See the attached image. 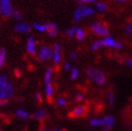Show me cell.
<instances>
[{"mask_svg": "<svg viewBox=\"0 0 132 131\" xmlns=\"http://www.w3.org/2000/svg\"><path fill=\"white\" fill-rule=\"evenodd\" d=\"M90 126H93V127H101V126H104V122L101 119L98 118H94L90 120Z\"/></svg>", "mask_w": 132, "mask_h": 131, "instance_id": "obj_13", "label": "cell"}, {"mask_svg": "<svg viewBox=\"0 0 132 131\" xmlns=\"http://www.w3.org/2000/svg\"><path fill=\"white\" fill-rule=\"evenodd\" d=\"M34 27L37 29V30H38L39 32H44L45 31V25H41V24H39V23H35L34 24Z\"/></svg>", "mask_w": 132, "mask_h": 131, "instance_id": "obj_28", "label": "cell"}, {"mask_svg": "<svg viewBox=\"0 0 132 131\" xmlns=\"http://www.w3.org/2000/svg\"><path fill=\"white\" fill-rule=\"evenodd\" d=\"M14 28H15V30L17 31V32H23V33H28L30 32L31 28L30 26L27 24V23H18V24H16L15 26H14Z\"/></svg>", "mask_w": 132, "mask_h": 131, "instance_id": "obj_8", "label": "cell"}, {"mask_svg": "<svg viewBox=\"0 0 132 131\" xmlns=\"http://www.w3.org/2000/svg\"><path fill=\"white\" fill-rule=\"evenodd\" d=\"M0 3L2 6L3 15L5 17H10V15H12V7H11V3L10 0H1Z\"/></svg>", "mask_w": 132, "mask_h": 131, "instance_id": "obj_6", "label": "cell"}, {"mask_svg": "<svg viewBox=\"0 0 132 131\" xmlns=\"http://www.w3.org/2000/svg\"><path fill=\"white\" fill-rule=\"evenodd\" d=\"M87 112V108L86 106H78L75 109H73L72 111H70L69 116L72 117V118H78V117H81V116H84Z\"/></svg>", "mask_w": 132, "mask_h": 131, "instance_id": "obj_5", "label": "cell"}, {"mask_svg": "<svg viewBox=\"0 0 132 131\" xmlns=\"http://www.w3.org/2000/svg\"><path fill=\"white\" fill-rule=\"evenodd\" d=\"M102 120L104 122V125L106 126V127H108V128L111 129L112 126H114V118H113L112 116L107 115V116H105Z\"/></svg>", "mask_w": 132, "mask_h": 131, "instance_id": "obj_10", "label": "cell"}, {"mask_svg": "<svg viewBox=\"0 0 132 131\" xmlns=\"http://www.w3.org/2000/svg\"><path fill=\"white\" fill-rule=\"evenodd\" d=\"M57 103H58V105H60V106H66L67 104V101L64 99V98H58L57 99Z\"/></svg>", "mask_w": 132, "mask_h": 131, "instance_id": "obj_32", "label": "cell"}, {"mask_svg": "<svg viewBox=\"0 0 132 131\" xmlns=\"http://www.w3.org/2000/svg\"><path fill=\"white\" fill-rule=\"evenodd\" d=\"M8 84V79L5 74H0V91Z\"/></svg>", "mask_w": 132, "mask_h": 131, "instance_id": "obj_18", "label": "cell"}, {"mask_svg": "<svg viewBox=\"0 0 132 131\" xmlns=\"http://www.w3.org/2000/svg\"><path fill=\"white\" fill-rule=\"evenodd\" d=\"M65 68H66L67 70H69V69H70V64H69V63L65 64Z\"/></svg>", "mask_w": 132, "mask_h": 131, "instance_id": "obj_40", "label": "cell"}, {"mask_svg": "<svg viewBox=\"0 0 132 131\" xmlns=\"http://www.w3.org/2000/svg\"><path fill=\"white\" fill-rule=\"evenodd\" d=\"M45 31L48 33V35L50 37H55L58 35L59 30L57 28V25L53 23H48L45 24Z\"/></svg>", "mask_w": 132, "mask_h": 131, "instance_id": "obj_7", "label": "cell"}, {"mask_svg": "<svg viewBox=\"0 0 132 131\" xmlns=\"http://www.w3.org/2000/svg\"><path fill=\"white\" fill-rule=\"evenodd\" d=\"M101 46H104V41H103V40L96 41V42L92 45L91 49H92V51H97V49H99Z\"/></svg>", "mask_w": 132, "mask_h": 131, "instance_id": "obj_23", "label": "cell"}, {"mask_svg": "<svg viewBox=\"0 0 132 131\" xmlns=\"http://www.w3.org/2000/svg\"><path fill=\"white\" fill-rule=\"evenodd\" d=\"M126 33H127L128 36L132 35V26H131V24H127V26H126Z\"/></svg>", "mask_w": 132, "mask_h": 131, "instance_id": "obj_31", "label": "cell"}, {"mask_svg": "<svg viewBox=\"0 0 132 131\" xmlns=\"http://www.w3.org/2000/svg\"><path fill=\"white\" fill-rule=\"evenodd\" d=\"M35 97H36V100L38 101V103H41V102H42V97H41V95L39 93H36Z\"/></svg>", "mask_w": 132, "mask_h": 131, "instance_id": "obj_33", "label": "cell"}, {"mask_svg": "<svg viewBox=\"0 0 132 131\" xmlns=\"http://www.w3.org/2000/svg\"><path fill=\"white\" fill-rule=\"evenodd\" d=\"M114 48L121 49V48H122V43H121V42H116V43H115V47H114Z\"/></svg>", "mask_w": 132, "mask_h": 131, "instance_id": "obj_39", "label": "cell"}, {"mask_svg": "<svg viewBox=\"0 0 132 131\" xmlns=\"http://www.w3.org/2000/svg\"><path fill=\"white\" fill-rule=\"evenodd\" d=\"M0 93H1L4 99H9V98L12 97L13 95H14V89H13L11 81H9L8 84L0 91Z\"/></svg>", "mask_w": 132, "mask_h": 131, "instance_id": "obj_4", "label": "cell"}, {"mask_svg": "<svg viewBox=\"0 0 132 131\" xmlns=\"http://www.w3.org/2000/svg\"><path fill=\"white\" fill-rule=\"evenodd\" d=\"M78 75H79V70H78V68H74L73 69H72V73H71V80H75V79H77Z\"/></svg>", "mask_w": 132, "mask_h": 131, "instance_id": "obj_27", "label": "cell"}, {"mask_svg": "<svg viewBox=\"0 0 132 131\" xmlns=\"http://www.w3.org/2000/svg\"><path fill=\"white\" fill-rule=\"evenodd\" d=\"M101 131H111V130H110V128H108V127H105V128H103Z\"/></svg>", "mask_w": 132, "mask_h": 131, "instance_id": "obj_43", "label": "cell"}, {"mask_svg": "<svg viewBox=\"0 0 132 131\" xmlns=\"http://www.w3.org/2000/svg\"><path fill=\"white\" fill-rule=\"evenodd\" d=\"M5 58H6L5 49H0V68L5 63Z\"/></svg>", "mask_w": 132, "mask_h": 131, "instance_id": "obj_21", "label": "cell"}, {"mask_svg": "<svg viewBox=\"0 0 132 131\" xmlns=\"http://www.w3.org/2000/svg\"><path fill=\"white\" fill-rule=\"evenodd\" d=\"M8 104V99H2L0 101V106H5Z\"/></svg>", "mask_w": 132, "mask_h": 131, "instance_id": "obj_36", "label": "cell"}, {"mask_svg": "<svg viewBox=\"0 0 132 131\" xmlns=\"http://www.w3.org/2000/svg\"><path fill=\"white\" fill-rule=\"evenodd\" d=\"M92 32L97 36H108L109 29L104 23H96L91 25Z\"/></svg>", "mask_w": 132, "mask_h": 131, "instance_id": "obj_2", "label": "cell"}, {"mask_svg": "<svg viewBox=\"0 0 132 131\" xmlns=\"http://www.w3.org/2000/svg\"><path fill=\"white\" fill-rule=\"evenodd\" d=\"M96 7H97V10L101 11V12H105V11H107V10H108L107 5H106V4H104V3H101V2L97 3V6H96Z\"/></svg>", "mask_w": 132, "mask_h": 131, "instance_id": "obj_20", "label": "cell"}, {"mask_svg": "<svg viewBox=\"0 0 132 131\" xmlns=\"http://www.w3.org/2000/svg\"><path fill=\"white\" fill-rule=\"evenodd\" d=\"M52 75H53V70H52V68H48L46 69V72H45V75H44V81H45V84H50L52 81Z\"/></svg>", "mask_w": 132, "mask_h": 131, "instance_id": "obj_14", "label": "cell"}, {"mask_svg": "<svg viewBox=\"0 0 132 131\" xmlns=\"http://www.w3.org/2000/svg\"><path fill=\"white\" fill-rule=\"evenodd\" d=\"M108 99H109L110 106H113V104H114V94L112 93V91H110L108 93Z\"/></svg>", "mask_w": 132, "mask_h": 131, "instance_id": "obj_24", "label": "cell"}, {"mask_svg": "<svg viewBox=\"0 0 132 131\" xmlns=\"http://www.w3.org/2000/svg\"><path fill=\"white\" fill-rule=\"evenodd\" d=\"M3 12H2V6H1V3H0V16L2 15Z\"/></svg>", "mask_w": 132, "mask_h": 131, "instance_id": "obj_42", "label": "cell"}, {"mask_svg": "<svg viewBox=\"0 0 132 131\" xmlns=\"http://www.w3.org/2000/svg\"><path fill=\"white\" fill-rule=\"evenodd\" d=\"M53 51H54L55 53H60V51H61V46L59 45V44H54V45H53Z\"/></svg>", "mask_w": 132, "mask_h": 131, "instance_id": "obj_34", "label": "cell"}, {"mask_svg": "<svg viewBox=\"0 0 132 131\" xmlns=\"http://www.w3.org/2000/svg\"><path fill=\"white\" fill-rule=\"evenodd\" d=\"M127 65L128 66V67H130V68H132V59H130V58H128L127 60Z\"/></svg>", "mask_w": 132, "mask_h": 131, "instance_id": "obj_38", "label": "cell"}, {"mask_svg": "<svg viewBox=\"0 0 132 131\" xmlns=\"http://www.w3.org/2000/svg\"><path fill=\"white\" fill-rule=\"evenodd\" d=\"M103 41H104V46L112 47V48H114L115 47V43H116V41H115L112 38H111V37H107Z\"/></svg>", "mask_w": 132, "mask_h": 131, "instance_id": "obj_17", "label": "cell"}, {"mask_svg": "<svg viewBox=\"0 0 132 131\" xmlns=\"http://www.w3.org/2000/svg\"><path fill=\"white\" fill-rule=\"evenodd\" d=\"M45 93H46V96H47V97H48L49 101H50V102H52L51 99H52V97H53V86H52L51 83H50V84H47V85H46Z\"/></svg>", "mask_w": 132, "mask_h": 131, "instance_id": "obj_15", "label": "cell"}, {"mask_svg": "<svg viewBox=\"0 0 132 131\" xmlns=\"http://www.w3.org/2000/svg\"><path fill=\"white\" fill-rule=\"evenodd\" d=\"M80 9H81V15H82V17H87V16L92 15V14H94V13H95V10H93L92 8H90V7H85V6H82V7H80Z\"/></svg>", "mask_w": 132, "mask_h": 131, "instance_id": "obj_11", "label": "cell"}, {"mask_svg": "<svg viewBox=\"0 0 132 131\" xmlns=\"http://www.w3.org/2000/svg\"><path fill=\"white\" fill-rule=\"evenodd\" d=\"M75 34H76V38L79 41H82L84 39V32L81 28L77 27V30H76V33H75Z\"/></svg>", "mask_w": 132, "mask_h": 131, "instance_id": "obj_19", "label": "cell"}, {"mask_svg": "<svg viewBox=\"0 0 132 131\" xmlns=\"http://www.w3.org/2000/svg\"><path fill=\"white\" fill-rule=\"evenodd\" d=\"M70 57L72 60H77V54L73 52H71L70 53Z\"/></svg>", "mask_w": 132, "mask_h": 131, "instance_id": "obj_37", "label": "cell"}, {"mask_svg": "<svg viewBox=\"0 0 132 131\" xmlns=\"http://www.w3.org/2000/svg\"><path fill=\"white\" fill-rule=\"evenodd\" d=\"M116 1H120V2H125V1H128V0H116Z\"/></svg>", "mask_w": 132, "mask_h": 131, "instance_id": "obj_45", "label": "cell"}, {"mask_svg": "<svg viewBox=\"0 0 132 131\" xmlns=\"http://www.w3.org/2000/svg\"><path fill=\"white\" fill-rule=\"evenodd\" d=\"M12 17L14 18V19H16V20H21L22 19V14H21L19 11H13L12 12Z\"/></svg>", "mask_w": 132, "mask_h": 131, "instance_id": "obj_29", "label": "cell"}, {"mask_svg": "<svg viewBox=\"0 0 132 131\" xmlns=\"http://www.w3.org/2000/svg\"><path fill=\"white\" fill-rule=\"evenodd\" d=\"M44 131H65L63 129H52V130H44Z\"/></svg>", "mask_w": 132, "mask_h": 131, "instance_id": "obj_41", "label": "cell"}, {"mask_svg": "<svg viewBox=\"0 0 132 131\" xmlns=\"http://www.w3.org/2000/svg\"><path fill=\"white\" fill-rule=\"evenodd\" d=\"M15 115L19 118H23V119H28L29 118V113L27 111H23V110H17L15 112Z\"/></svg>", "mask_w": 132, "mask_h": 131, "instance_id": "obj_16", "label": "cell"}, {"mask_svg": "<svg viewBox=\"0 0 132 131\" xmlns=\"http://www.w3.org/2000/svg\"><path fill=\"white\" fill-rule=\"evenodd\" d=\"M0 128H1V127H0Z\"/></svg>", "mask_w": 132, "mask_h": 131, "instance_id": "obj_47", "label": "cell"}, {"mask_svg": "<svg viewBox=\"0 0 132 131\" xmlns=\"http://www.w3.org/2000/svg\"><path fill=\"white\" fill-rule=\"evenodd\" d=\"M79 3H81V4H87V3H93L95 2L96 0H76Z\"/></svg>", "mask_w": 132, "mask_h": 131, "instance_id": "obj_35", "label": "cell"}, {"mask_svg": "<svg viewBox=\"0 0 132 131\" xmlns=\"http://www.w3.org/2000/svg\"><path fill=\"white\" fill-rule=\"evenodd\" d=\"M26 48H27L28 53H30L31 55H35L36 54V51H35V40H34V38L32 37H29L27 40V46H26Z\"/></svg>", "mask_w": 132, "mask_h": 131, "instance_id": "obj_9", "label": "cell"}, {"mask_svg": "<svg viewBox=\"0 0 132 131\" xmlns=\"http://www.w3.org/2000/svg\"><path fill=\"white\" fill-rule=\"evenodd\" d=\"M46 116H47L46 111H44V110H39V111H36L35 113L32 115V117H33L34 119H37V120L42 121V120H44V119L46 118Z\"/></svg>", "mask_w": 132, "mask_h": 131, "instance_id": "obj_12", "label": "cell"}, {"mask_svg": "<svg viewBox=\"0 0 132 131\" xmlns=\"http://www.w3.org/2000/svg\"><path fill=\"white\" fill-rule=\"evenodd\" d=\"M84 100V95L82 94H77L76 96H75V101L76 102H81V101Z\"/></svg>", "mask_w": 132, "mask_h": 131, "instance_id": "obj_30", "label": "cell"}, {"mask_svg": "<svg viewBox=\"0 0 132 131\" xmlns=\"http://www.w3.org/2000/svg\"><path fill=\"white\" fill-rule=\"evenodd\" d=\"M53 61L55 65H59L60 61H61V56H60V53H53Z\"/></svg>", "mask_w": 132, "mask_h": 131, "instance_id": "obj_25", "label": "cell"}, {"mask_svg": "<svg viewBox=\"0 0 132 131\" xmlns=\"http://www.w3.org/2000/svg\"><path fill=\"white\" fill-rule=\"evenodd\" d=\"M2 99H4V98H3V96H2V95H1V93H0V101L2 100Z\"/></svg>", "mask_w": 132, "mask_h": 131, "instance_id": "obj_44", "label": "cell"}, {"mask_svg": "<svg viewBox=\"0 0 132 131\" xmlns=\"http://www.w3.org/2000/svg\"><path fill=\"white\" fill-rule=\"evenodd\" d=\"M86 73L89 76V78L91 79L92 81H94L97 84L102 85L106 83V76H105L103 71L97 69L95 68H88L86 70Z\"/></svg>", "mask_w": 132, "mask_h": 131, "instance_id": "obj_1", "label": "cell"}, {"mask_svg": "<svg viewBox=\"0 0 132 131\" xmlns=\"http://www.w3.org/2000/svg\"><path fill=\"white\" fill-rule=\"evenodd\" d=\"M130 108H131V111H132V102H131V105H130Z\"/></svg>", "mask_w": 132, "mask_h": 131, "instance_id": "obj_46", "label": "cell"}, {"mask_svg": "<svg viewBox=\"0 0 132 131\" xmlns=\"http://www.w3.org/2000/svg\"><path fill=\"white\" fill-rule=\"evenodd\" d=\"M52 56H53V50L50 47H42L38 53V59L40 62H43L45 60H48L50 58H52Z\"/></svg>", "mask_w": 132, "mask_h": 131, "instance_id": "obj_3", "label": "cell"}, {"mask_svg": "<svg viewBox=\"0 0 132 131\" xmlns=\"http://www.w3.org/2000/svg\"><path fill=\"white\" fill-rule=\"evenodd\" d=\"M76 30H77V27H71V28H69V30L66 32L67 36H68V37H69V38H70V37H73L74 34L76 33Z\"/></svg>", "mask_w": 132, "mask_h": 131, "instance_id": "obj_26", "label": "cell"}, {"mask_svg": "<svg viewBox=\"0 0 132 131\" xmlns=\"http://www.w3.org/2000/svg\"><path fill=\"white\" fill-rule=\"evenodd\" d=\"M81 18H82V15H81V9L78 8L76 10H75V12H74V21H76V22H79Z\"/></svg>", "mask_w": 132, "mask_h": 131, "instance_id": "obj_22", "label": "cell"}]
</instances>
